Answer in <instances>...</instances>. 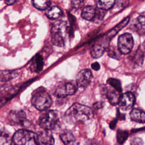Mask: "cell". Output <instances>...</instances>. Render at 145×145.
<instances>
[{"mask_svg":"<svg viewBox=\"0 0 145 145\" xmlns=\"http://www.w3.org/2000/svg\"><path fill=\"white\" fill-rule=\"evenodd\" d=\"M93 116L92 110L87 106L75 103L65 112V120L67 123L75 124L89 120Z\"/></svg>","mask_w":145,"mask_h":145,"instance_id":"1","label":"cell"},{"mask_svg":"<svg viewBox=\"0 0 145 145\" xmlns=\"http://www.w3.org/2000/svg\"><path fill=\"white\" fill-rule=\"evenodd\" d=\"M70 29L67 23L63 20L56 21L51 28L52 41L56 46H64Z\"/></svg>","mask_w":145,"mask_h":145,"instance_id":"2","label":"cell"},{"mask_svg":"<svg viewBox=\"0 0 145 145\" xmlns=\"http://www.w3.org/2000/svg\"><path fill=\"white\" fill-rule=\"evenodd\" d=\"M31 103L37 109L44 111L51 106L52 100L48 92L44 88L40 87L33 93Z\"/></svg>","mask_w":145,"mask_h":145,"instance_id":"3","label":"cell"},{"mask_svg":"<svg viewBox=\"0 0 145 145\" xmlns=\"http://www.w3.org/2000/svg\"><path fill=\"white\" fill-rule=\"evenodd\" d=\"M12 140L19 145L37 144V134L25 129H20L13 135Z\"/></svg>","mask_w":145,"mask_h":145,"instance_id":"4","label":"cell"},{"mask_svg":"<svg viewBox=\"0 0 145 145\" xmlns=\"http://www.w3.org/2000/svg\"><path fill=\"white\" fill-rule=\"evenodd\" d=\"M58 121V113L56 110H49L40 116L39 125L43 129L50 130L56 127Z\"/></svg>","mask_w":145,"mask_h":145,"instance_id":"5","label":"cell"},{"mask_svg":"<svg viewBox=\"0 0 145 145\" xmlns=\"http://www.w3.org/2000/svg\"><path fill=\"white\" fill-rule=\"evenodd\" d=\"M118 48L123 54L129 53L133 49L134 40L132 35L129 33L121 35L118 39Z\"/></svg>","mask_w":145,"mask_h":145,"instance_id":"6","label":"cell"},{"mask_svg":"<svg viewBox=\"0 0 145 145\" xmlns=\"http://www.w3.org/2000/svg\"><path fill=\"white\" fill-rule=\"evenodd\" d=\"M77 86L71 82L62 83L58 85L54 93V95L63 98L69 95H74L77 90Z\"/></svg>","mask_w":145,"mask_h":145,"instance_id":"7","label":"cell"},{"mask_svg":"<svg viewBox=\"0 0 145 145\" xmlns=\"http://www.w3.org/2000/svg\"><path fill=\"white\" fill-rule=\"evenodd\" d=\"M101 91L103 92L109 102L112 105H115L118 104L121 95V92H119L108 84H107V85L103 86Z\"/></svg>","mask_w":145,"mask_h":145,"instance_id":"8","label":"cell"},{"mask_svg":"<svg viewBox=\"0 0 145 145\" xmlns=\"http://www.w3.org/2000/svg\"><path fill=\"white\" fill-rule=\"evenodd\" d=\"M92 79V74L89 69L82 70L76 77V84L80 88H86L91 83Z\"/></svg>","mask_w":145,"mask_h":145,"instance_id":"9","label":"cell"},{"mask_svg":"<svg viewBox=\"0 0 145 145\" xmlns=\"http://www.w3.org/2000/svg\"><path fill=\"white\" fill-rule=\"evenodd\" d=\"M135 101V97L133 93L127 92L121 95L118 104L122 110H127L133 107Z\"/></svg>","mask_w":145,"mask_h":145,"instance_id":"10","label":"cell"},{"mask_svg":"<svg viewBox=\"0 0 145 145\" xmlns=\"http://www.w3.org/2000/svg\"><path fill=\"white\" fill-rule=\"evenodd\" d=\"M10 121L16 125H23L26 119V114L22 110H12L8 114Z\"/></svg>","mask_w":145,"mask_h":145,"instance_id":"11","label":"cell"},{"mask_svg":"<svg viewBox=\"0 0 145 145\" xmlns=\"http://www.w3.org/2000/svg\"><path fill=\"white\" fill-rule=\"evenodd\" d=\"M37 144H53L54 139L50 130L44 129L37 134Z\"/></svg>","mask_w":145,"mask_h":145,"instance_id":"12","label":"cell"},{"mask_svg":"<svg viewBox=\"0 0 145 145\" xmlns=\"http://www.w3.org/2000/svg\"><path fill=\"white\" fill-rule=\"evenodd\" d=\"M106 46L101 41H97L91 48V54L92 57L97 58L103 56L105 52Z\"/></svg>","mask_w":145,"mask_h":145,"instance_id":"13","label":"cell"},{"mask_svg":"<svg viewBox=\"0 0 145 145\" xmlns=\"http://www.w3.org/2000/svg\"><path fill=\"white\" fill-rule=\"evenodd\" d=\"M96 8L92 6H87L84 7L82 11L81 16L88 21H93L95 18Z\"/></svg>","mask_w":145,"mask_h":145,"instance_id":"14","label":"cell"},{"mask_svg":"<svg viewBox=\"0 0 145 145\" xmlns=\"http://www.w3.org/2000/svg\"><path fill=\"white\" fill-rule=\"evenodd\" d=\"M132 27L139 34L143 35L145 29L144 15H142L139 16L133 22Z\"/></svg>","mask_w":145,"mask_h":145,"instance_id":"15","label":"cell"},{"mask_svg":"<svg viewBox=\"0 0 145 145\" xmlns=\"http://www.w3.org/2000/svg\"><path fill=\"white\" fill-rule=\"evenodd\" d=\"M46 10L45 14L48 18L52 20L57 19L63 15L62 10L58 6H52Z\"/></svg>","mask_w":145,"mask_h":145,"instance_id":"16","label":"cell"},{"mask_svg":"<svg viewBox=\"0 0 145 145\" xmlns=\"http://www.w3.org/2000/svg\"><path fill=\"white\" fill-rule=\"evenodd\" d=\"M130 116L131 119L137 122L144 123L145 121V114L143 110L139 109H133L131 110Z\"/></svg>","mask_w":145,"mask_h":145,"instance_id":"17","label":"cell"},{"mask_svg":"<svg viewBox=\"0 0 145 145\" xmlns=\"http://www.w3.org/2000/svg\"><path fill=\"white\" fill-rule=\"evenodd\" d=\"M60 138L65 144H72L75 142V138L74 135L68 130H63L60 134Z\"/></svg>","mask_w":145,"mask_h":145,"instance_id":"18","label":"cell"},{"mask_svg":"<svg viewBox=\"0 0 145 145\" xmlns=\"http://www.w3.org/2000/svg\"><path fill=\"white\" fill-rule=\"evenodd\" d=\"M116 0H95L97 7L105 11L112 8L116 3Z\"/></svg>","mask_w":145,"mask_h":145,"instance_id":"19","label":"cell"},{"mask_svg":"<svg viewBox=\"0 0 145 145\" xmlns=\"http://www.w3.org/2000/svg\"><path fill=\"white\" fill-rule=\"evenodd\" d=\"M33 5L39 10L48 9L51 4L50 0H32Z\"/></svg>","mask_w":145,"mask_h":145,"instance_id":"20","label":"cell"},{"mask_svg":"<svg viewBox=\"0 0 145 145\" xmlns=\"http://www.w3.org/2000/svg\"><path fill=\"white\" fill-rule=\"evenodd\" d=\"M11 142V137L10 133L4 130H0V144H9Z\"/></svg>","mask_w":145,"mask_h":145,"instance_id":"21","label":"cell"},{"mask_svg":"<svg viewBox=\"0 0 145 145\" xmlns=\"http://www.w3.org/2000/svg\"><path fill=\"white\" fill-rule=\"evenodd\" d=\"M143 57H144V54H143V50L138 49L137 52L135 53V55L134 56V57L133 59V61L134 64L136 65L141 66L143 61Z\"/></svg>","mask_w":145,"mask_h":145,"instance_id":"22","label":"cell"},{"mask_svg":"<svg viewBox=\"0 0 145 145\" xmlns=\"http://www.w3.org/2000/svg\"><path fill=\"white\" fill-rule=\"evenodd\" d=\"M43 65V58L41 56H36V58H34L33 63H32V67L35 71H40L41 70Z\"/></svg>","mask_w":145,"mask_h":145,"instance_id":"23","label":"cell"},{"mask_svg":"<svg viewBox=\"0 0 145 145\" xmlns=\"http://www.w3.org/2000/svg\"><path fill=\"white\" fill-rule=\"evenodd\" d=\"M107 84H108L119 92H122L121 83L119 80L114 78H109L107 80Z\"/></svg>","mask_w":145,"mask_h":145,"instance_id":"24","label":"cell"},{"mask_svg":"<svg viewBox=\"0 0 145 145\" xmlns=\"http://www.w3.org/2000/svg\"><path fill=\"white\" fill-rule=\"evenodd\" d=\"M121 54L122 53L120 52L118 48H116L114 46H110L109 48L108 55L111 57H113L116 59H119L121 57Z\"/></svg>","mask_w":145,"mask_h":145,"instance_id":"25","label":"cell"},{"mask_svg":"<svg viewBox=\"0 0 145 145\" xmlns=\"http://www.w3.org/2000/svg\"><path fill=\"white\" fill-rule=\"evenodd\" d=\"M127 137H128V133L126 131L118 130V131L117 132V142L119 143L122 144L127 138Z\"/></svg>","mask_w":145,"mask_h":145,"instance_id":"26","label":"cell"},{"mask_svg":"<svg viewBox=\"0 0 145 145\" xmlns=\"http://www.w3.org/2000/svg\"><path fill=\"white\" fill-rule=\"evenodd\" d=\"M72 6L75 8H80L84 3V0H71Z\"/></svg>","mask_w":145,"mask_h":145,"instance_id":"27","label":"cell"},{"mask_svg":"<svg viewBox=\"0 0 145 145\" xmlns=\"http://www.w3.org/2000/svg\"><path fill=\"white\" fill-rule=\"evenodd\" d=\"M91 67H92V69L93 70H94L95 71H97V70H99L100 69V64L97 62H93V63H92Z\"/></svg>","mask_w":145,"mask_h":145,"instance_id":"28","label":"cell"},{"mask_svg":"<svg viewBox=\"0 0 145 145\" xmlns=\"http://www.w3.org/2000/svg\"><path fill=\"white\" fill-rule=\"evenodd\" d=\"M16 0H5V2L8 5H11L14 4Z\"/></svg>","mask_w":145,"mask_h":145,"instance_id":"29","label":"cell"},{"mask_svg":"<svg viewBox=\"0 0 145 145\" xmlns=\"http://www.w3.org/2000/svg\"><path fill=\"white\" fill-rule=\"evenodd\" d=\"M116 123H117V120H114L112 121L111 122V123H110V128H112V129H113V128H114V126H116Z\"/></svg>","mask_w":145,"mask_h":145,"instance_id":"30","label":"cell"}]
</instances>
